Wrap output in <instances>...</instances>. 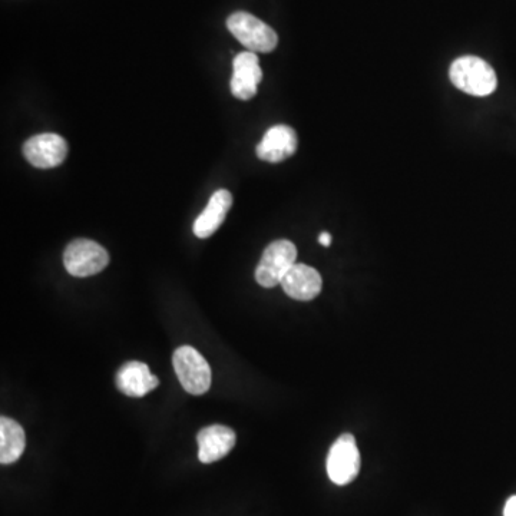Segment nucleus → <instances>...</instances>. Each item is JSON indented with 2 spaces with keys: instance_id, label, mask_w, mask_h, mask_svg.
Masks as SVG:
<instances>
[{
  "instance_id": "nucleus-1",
  "label": "nucleus",
  "mask_w": 516,
  "mask_h": 516,
  "mask_svg": "<svg viewBox=\"0 0 516 516\" xmlns=\"http://www.w3.org/2000/svg\"><path fill=\"white\" fill-rule=\"evenodd\" d=\"M449 78L456 88L472 97H488L498 86L494 68L478 56L456 59L449 69Z\"/></svg>"
},
{
  "instance_id": "nucleus-2",
  "label": "nucleus",
  "mask_w": 516,
  "mask_h": 516,
  "mask_svg": "<svg viewBox=\"0 0 516 516\" xmlns=\"http://www.w3.org/2000/svg\"><path fill=\"white\" fill-rule=\"evenodd\" d=\"M227 28L241 45L254 54H269L279 43L276 31L251 13L236 12L228 16Z\"/></svg>"
},
{
  "instance_id": "nucleus-3",
  "label": "nucleus",
  "mask_w": 516,
  "mask_h": 516,
  "mask_svg": "<svg viewBox=\"0 0 516 516\" xmlns=\"http://www.w3.org/2000/svg\"><path fill=\"white\" fill-rule=\"evenodd\" d=\"M175 373L185 392L200 396L211 386V369L204 356L191 346H181L172 357Z\"/></svg>"
},
{
  "instance_id": "nucleus-4",
  "label": "nucleus",
  "mask_w": 516,
  "mask_h": 516,
  "mask_svg": "<svg viewBox=\"0 0 516 516\" xmlns=\"http://www.w3.org/2000/svg\"><path fill=\"white\" fill-rule=\"evenodd\" d=\"M297 248L289 240L273 241L264 250L256 269V280L264 289L279 286L284 276L296 264Z\"/></svg>"
},
{
  "instance_id": "nucleus-5",
  "label": "nucleus",
  "mask_w": 516,
  "mask_h": 516,
  "mask_svg": "<svg viewBox=\"0 0 516 516\" xmlns=\"http://www.w3.org/2000/svg\"><path fill=\"white\" fill-rule=\"evenodd\" d=\"M360 452L355 436L344 433L339 436L327 455V475L334 485L352 484L360 472Z\"/></svg>"
},
{
  "instance_id": "nucleus-6",
  "label": "nucleus",
  "mask_w": 516,
  "mask_h": 516,
  "mask_svg": "<svg viewBox=\"0 0 516 516\" xmlns=\"http://www.w3.org/2000/svg\"><path fill=\"white\" fill-rule=\"evenodd\" d=\"M65 269L74 277H91L107 269L109 254L101 244L79 238L68 244L64 253Z\"/></svg>"
},
{
  "instance_id": "nucleus-7",
  "label": "nucleus",
  "mask_w": 516,
  "mask_h": 516,
  "mask_svg": "<svg viewBox=\"0 0 516 516\" xmlns=\"http://www.w3.org/2000/svg\"><path fill=\"white\" fill-rule=\"evenodd\" d=\"M23 155L33 167L49 170L64 164L68 142L58 134L35 135L23 145Z\"/></svg>"
},
{
  "instance_id": "nucleus-8",
  "label": "nucleus",
  "mask_w": 516,
  "mask_h": 516,
  "mask_svg": "<svg viewBox=\"0 0 516 516\" xmlns=\"http://www.w3.org/2000/svg\"><path fill=\"white\" fill-rule=\"evenodd\" d=\"M263 79L260 61L254 52H241L233 62V78H231V94L240 101H250L256 97L258 85Z\"/></svg>"
},
{
  "instance_id": "nucleus-9",
  "label": "nucleus",
  "mask_w": 516,
  "mask_h": 516,
  "mask_svg": "<svg viewBox=\"0 0 516 516\" xmlns=\"http://www.w3.org/2000/svg\"><path fill=\"white\" fill-rule=\"evenodd\" d=\"M297 134L289 125H276L264 134L263 140L257 145V157L261 161L283 162L293 157L297 151Z\"/></svg>"
},
{
  "instance_id": "nucleus-10",
  "label": "nucleus",
  "mask_w": 516,
  "mask_h": 516,
  "mask_svg": "<svg viewBox=\"0 0 516 516\" xmlns=\"http://www.w3.org/2000/svg\"><path fill=\"white\" fill-rule=\"evenodd\" d=\"M198 459L213 463L226 458L236 446L237 436L233 429L223 425H211L198 433Z\"/></svg>"
},
{
  "instance_id": "nucleus-11",
  "label": "nucleus",
  "mask_w": 516,
  "mask_h": 516,
  "mask_svg": "<svg viewBox=\"0 0 516 516\" xmlns=\"http://www.w3.org/2000/svg\"><path fill=\"white\" fill-rule=\"evenodd\" d=\"M281 287L291 299L312 301L322 293L323 280L319 271L313 267L296 263L284 276Z\"/></svg>"
},
{
  "instance_id": "nucleus-12",
  "label": "nucleus",
  "mask_w": 516,
  "mask_h": 516,
  "mask_svg": "<svg viewBox=\"0 0 516 516\" xmlns=\"http://www.w3.org/2000/svg\"><path fill=\"white\" fill-rule=\"evenodd\" d=\"M160 380L152 375L150 367L141 362L125 363L117 373L119 392L129 398H144L145 395L157 389Z\"/></svg>"
},
{
  "instance_id": "nucleus-13",
  "label": "nucleus",
  "mask_w": 516,
  "mask_h": 516,
  "mask_svg": "<svg viewBox=\"0 0 516 516\" xmlns=\"http://www.w3.org/2000/svg\"><path fill=\"white\" fill-rule=\"evenodd\" d=\"M233 205V195L227 190H218L211 195L207 207L198 215L194 223V234L198 238L213 236L215 231L226 221L228 211Z\"/></svg>"
},
{
  "instance_id": "nucleus-14",
  "label": "nucleus",
  "mask_w": 516,
  "mask_h": 516,
  "mask_svg": "<svg viewBox=\"0 0 516 516\" xmlns=\"http://www.w3.org/2000/svg\"><path fill=\"white\" fill-rule=\"evenodd\" d=\"M25 430L18 422L2 416L0 419V462L11 465L18 462L25 452Z\"/></svg>"
},
{
  "instance_id": "nucleus-15",
  "label": "nucleus",
  "mask_w": 516,
  "mask_h": 516,
  "mask_svg": "<svg viewBox=\"0 0 516 516\" xmlns=\"http://www.w3.org/2000/svg\"><path fill=\"white\" fill-rule=\"evenodd\" d=\"M504 516H516V495L506 501Z\"/></svg>"
},
{
  "instance_id": "nucleus-16",
  "label": "nucleus",
  "mask_w": 516,
  "mask_h": 516,
  "mask_svg": "<svg viewBox=\"0 0 516 516\" xmlns=\"http://www.w3.org/2000/svg\"><path fill=\"white\" fill-rule=\"evenodd\" d=\"M319 244L323 247L332 246V234L327 233V231H323V233L319 236Z\"/></svg>"
}]
</instances>
